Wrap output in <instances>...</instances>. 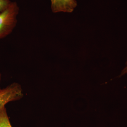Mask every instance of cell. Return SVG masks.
Returning a JSON list of instances; mask_svg holds the SVG:
<instances>
[{"label": "cell", "instance_id": "52a82bcc", "mask_svg": "<svg viewBox=\"0 0 127 127\" xmlns=\"http://www.w3.org/2000/svg\"><path fill=\"white\" fill-rule=\"evenodd\" d=\"M1 74L0 72V82H1ZM1 88H0V90Z\"/></svg>", "mask_w": 127, "mask_h": 127}, {"label": "cell", "instance_id": "3957f363", "mask_svg": "<svg viewBox=\"0 0 127 127\" xmlns=\"http://www.w3.org/2000/svg\"><path fill=\"white\" fill-rule=\"evenodd\" d=\"M51 9L54 13H72L77 7L76 0H50Z\"/></svg>", "mask_w": 127, "mask_h": 127}, {"label": "cell", "instance_id": "7a4b0ae2", "mask_svg": "<svg viewBox=\"0 0 127 127\" xmlns=\"http://www.w3.org/2000/svg\"><path fill=\"white\" fill-rule=\"evenodd\" d=\"M24 96L23 89L17 82H13L0 90V110L10 102L21 100Z\"/></svg>", "mask_w": 127, "mask_h": 127}, {"label": "cell", "instance_id": "6da1fadb", "mask_svg": "<svg viewBox=\"0 0 127 127\" xmlns=\"http://www.w3.org/2000/svg\"><path fill=\"white\" fill-rule=\"evenodd\" d=\"M19 9L16 2H11L6 9L0 13V39L8 36L18 22Z\"/></svg>", "mask_w": 127, "mask_h": 127}, {"label": "cell", "instance_id": "277c9868", "mask_svg": "<svg viewBox=\"0 0 127 127\" xmlns=\"http://www.w3.org/2000/svg\"><path fill=\"white\" fill-rule=\"evenodd\" d=\"M0 127H12L5 106L0 110Z\"/></svg>", "mask_w": 127, "mask_h": 127}, {"label": "cell", "instance_id": "5b68a950", "mask_svg": "<svg viewBox=\"0 0 127 127\" xmlns=\"http://www.w3.org/2000/svg\"><path fill=\"white\" fill-rule=\"evenodd\" d=\"M11 2L10 0H0V13L6 9Z\"/></svg>", "mask_w": 127, "mask_h": 127}, {"label": "cell", "instance_id": "8992f818", "mask_svg": "<svg viewBox=\"0 0 127 127\" xmlns=\"http://www.w3.org/2000/svg\"><path fill=\"white\" fill-rule=\"evenodd\" d=\"M123 72L125 73H127V64L126 66L123 69Z\"/></svg>", "mask_w": 127, "mask_h": 127}]
</instances>
